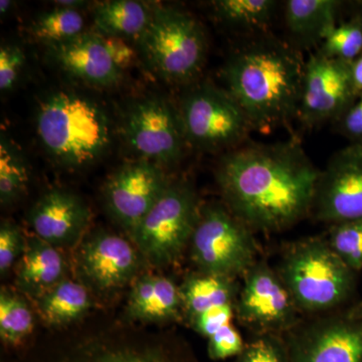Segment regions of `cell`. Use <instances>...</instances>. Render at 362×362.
I'll list each match as a JSON object with an SVG mask.
<instances>
[{"label": "cell", "instance_id": "4fadbf2b", "mask_svg": "<svg viewBox=\"0 0 362 362\" xmlns=\"http://www.w3.org/2000/svg\"><path fill=\"white\" fill-rule=\"evenodd\" d=\"M284 339L290 362H362V320L347 312L297 326Z\"/></svg>", "mask_w": 362, "mask_h": 362}, {"label": "cell", "instance_id": "8fae6325", "mask_svg": "<svg viewBox=\"0 0 362 362\" xmlns=\"http://www.w3.org/2000/svg\"><path fill=\"white\" fill-rule=\"evenodd\" d=\"M350 63L317 51L305 63L297 118L309 128L334 122L356 98Z\"/></svg>", "mask_w": 362, "mask_h": 362}, {"label": "cell", "instance_id": "d590c367", "mask_svg": "<svg viewBox=\"0 0 362 362\" xmlns=\"http://www.w3.org/2000/svg\"><path fill=\"white\" fill-rule=\"evenodd\" d=\"M25 54L18 45H2L0 49V90H11L25 64Z\"/></svg>", "mask_w": 362, "mask_h": 362}, {"label": "cell", "instance_id": "d6986e66", "mask_svg": "<svg viewBox=\"0 0 362 362\" xmlns=\"http://www.w3.org/2000/svg\"><path fill=\"white\" fill-rule=\"evenodd\" d=\"M181 307L180 288L173 280L164 276L146 275L133 286L127 313L138 320L164 322L175 320Z\"/></svg>", "mask_w": 362, "mask_h": 362}, {"label": "cell", "instance_id": "e575fe53", "mask_svg": "<svg viewBox=\"0 0 362 362\" xmlns=\"http://www.w3.org/2000/svg\"><path fill=\"white\" fill-rule=\"evenodd\" d=\"M333 124L335 130L346 138L349 144L362 147V95L357 96Z\"/></svg>", "mask_w": 362, "mask_h": 362}, {"label": "cell", "instance_id": "7402d4cb", "mask_svg": "<svg viewBox=\"0 0 362 362\" xmlns=\"http://www.w3.org/2000/svg\"><path fill=\"white\" fill-rule=\"evenodd\" d=\"M239 290L235 279L204 273L190 276L180 288L182 308L192 320L209 309L235 304Z\"/></svg>", "mask_w": 362, "mask_h": 362}, {"label": "cell", "instance_id": "e0dca14e", "mask_svg": "<svg viewBox=\"0 0 362 362\" xmlns=\"http://www.w3.org/2000/svg\"><path fill=\"white\" fill-rule=\"evenodd\" d=\"M54 61L75 78L98 87L120 82L122 73L112 61L103 37L82 33L66 42L52 45Z\"/></svg>", "mask_w": 362, "mask_h": 362}, {"label": "cell", "instance_id": "cb8c5ba5", "mask_svg": "<svg viewBox=\"0 0 362 362\" xmlns=\"http://www.w3.org/2000/svg\"><path fill=\"white\" fill-rule=\"evenodd\" d=\"M90 307L89 292L84 285L63 280L39 297L42 319L52 325H66L78 320Z\"/></svg>", "mask_w": 362, "mask_h": 362}, {"label": "cell", "instance_id": "ab89813d", "mask_svg": "<svg viewBox=\"0 0 362 362\" xmlns=\"http://www.w3.org/2000/svg\"><path fill=\"white\" fill-rule=\"evenodd\" d=\"M54 4H58L59 7H66V8L76 9V7L83 6L84 2L82 1H56Z\"/></svg>", "mask_w": 362, "mask_h": 362}, {"label": "cell", "instance_id": "4316f807", "mask_svg": "<svg viewBox=\"0 0 362 362\" xmlns=\"http://www.w3.org/2000/svg\"><path fill=\"white\" fill-rule=\"evenodd\" d=\"M28 171L23 156L4 135L0 142V201L2 206L13 204L25 194Z\"/></svg>", "mask_w": 362, "mask_h": 362}, {"label": "cell", "instance_id": "8992f818", "mask_svg": "<svg viewBox=\"0 0 362 362\" xmlns=\"http://www.w3.org/2000/svg\"><path fill=\"white\" fill-rule=\"evenodd\" d=\"M189 246L195 265L209 275L243 277L258 261L251 228L220 206L201 209Z\"/></svg>", "mask_w": 362, "mask_h": 362}, {"label": "cell", "instance_id": "1f68e13d", "mask_svg": "<svg viewBox=\"0 0 362 362\" xmlns=\"http://www.w3.org/2000/svg\"><path fill=\"white\" fill-rule=\"evenodd\" d=\"M245 345L246 342L242 335L230 323L209 338L207 354L214 361L235 358L244 349Z\"/></svg>", "mask_w": 362, "mask_h": 362}, {"label": "cell", "instance_id": "b9f144b4", "mask_svg": "<svg viewBox=\"0 0 362 362\" xmlns=\"http://www.w3.org/2000/svg\"><path fill=\"white\" fill-rule=\"evenodd\" d=\"M356 7H357V9H359V11H361L362 13V1H357Z\"/></svg>", "mask_w": 362, "mask_h": 362}, {"label": "cell", "instance_id": "f546056e", "mask_svg": "<svg viewBox=\"0 0 362 362\" xmlns=\"http://www.w3.org/2000/svg\"><path fill=\"white\" fill-rule=\"evenodd\" d=\"M327 242L352 271L362 270V221L330 226Z\"/></svg>", "mask_w": 362, "mask_h": 362}, {"label": "cell", "instance_id": "52a82bcc", "mask_svg": "<svg viewBox=\"0 0 362 362\" xmlns=\"http://www.w3.org/2000/svg\"><path fill=\"white\" fill-rule=\"evenodd\" d=\"M180 115L187 142L204 151L238 148L254 131L232 95L209 84L187 93L181 102Z\"/></svg>", "mask_w": 362, "mask_h": 362}, {"label": "cell", "instance_id": "74e56055", "mask_svg": "<svg viewBox=\"0 0 362 362\" xmlns=\"http://www.w3.org/2000/svg\"><path fill=\"white\" fill-rule=\"evenodd\" d=\"M352 84L356 96L362 95V54L350 63Z\"/></svg>", "mask_w": 362, "mask_h": 362}, {"label": "cell", "instance_id": "ba28073f", "mask_svg": "<svg viewBox=\"0 0 362 362\" xmlns=\"http://www.w3.org/2000/svg\"><path fill=\"white\" fill-rule=\"evenodd\" d=\"M199 214L197 195L189 185L169 183L131 237L151 265L168 266L189 245Z\"/></svg>", "mask_w": 362, "mask_h": 362}, {"label": "cell", "instance_id": "836d02e7", "mask_svg": "<svg viewBox=\"0 0 362 362\" xmlns=\"http://www.w3.org/2000/svg\"><path fill=\"white\" fill-rule=\"evenodd\" d=\"M235 315V304H228L209 309L190 321L197 332L209 339L221 328L232 323Z\"/></svg>", "mask_w": 362, "mask_h": 362}, {"label": "cell", "instance_id": "d4e9b609", "mask_svg": "<svg viewBox=\"0 0 362 362\" xmlns=\"http://www.w3.org/2000/svg\"><path fill=\"white\" fill-rule=\"evenodd\" d=\"M151 16L144 4L132 0L102 2L94 13L98 30L105 35L119 37H141Z\"/></svg>", "mask_w": 362, "mask_h": 362}, {"label": "cell", "instance_id": "5b68a950", "mask_svg": "<svg viewBox=\"0 0 362 362\" xmlns=\"http://www.w3.org/2000/svg\"><path fill=\"white\" fill-rule=\"evenodd\" d=\"M140 39L147 63L169 82H189L204 66L206 33L190 14L173 8L156 9Z\"/></svg>", "mask_w": 362, "mask_h": 362}, {"label": "cell", "instance_id": "7a4b0ae2", "mask_svg": "<svg viewBox=\"0 0 362 362\" xmlns=\"http://www.w3.org/2000/svg\"><path fill=\"white\" fill-rule=\"evenodd\" d=\"M305 63L299 49L268 33L233 52L223 69L226 90L252 129L271 131L297 118Z\"/></svg>", "mask_w": 362, "mask_h": 362}, {"label": "cell", "instance_id": "ac0fdd59", "mask_svg": "<svg viewBox=\"0 0 362 362\" xmlns=\"http://www.w3.org/2000/svg\"><path fill=\"white\" fill-rule=\"evenodd\" d=\"M342 1L337 0H288L284 2L286 28L299 49L322 44L337 25Z\"/></svg>", "mask_w": 362, "mask_h": 362}, {"label": "cell", "instance_id": "4dcf8cb0", "mask_svg": "<svg viewBox=\"0 0 362 362\" xmlns=\"http://www.w3.org/2000/svg\"><path fill=\"white\" fill-rule=\"evenodd\" d=\"M233 362H290V357L284 338L276 334H258L246 342Z\"/></svg>", "mask_w": 362, "mask_h": 362}, {"label": "cell", "instance_id": "2e32d148", "mask_svg": "<svg viewBox=\"0 0 362 362\" xmlns=\"http://www.w3.org/2000/svg\"><path fill=\"white\" fill-rule=\"evenodd\" d=\"M89 211L75 194L52 190L30 213V223L37 238L52 246L73 244L85 230Z\"/></svg>", "mask_w": 362, "mask_h": 362}, {"label": "cell", "instance_id": "7c38bea8", "mask_svg": "<svg viewBox=\"0 0 362 362\" xmlns=\"http://www.w3.org/2000/svg\"><path fill=\"white\" fill-rule=\"evenodd\" d=\"M311 214L330 226L362 221V147L338 150L320 170Z\"/></svg>", "mask_w": 362, "mask_h": 362}, {"label": "cell", "instance_id": "9c48e42d", "mask_svg": "<svg viewBox=\"0 0 362 362\" xmlns=\"http://www.w3.org/2000/svg\"><path fill=\"white\" fill-rule=\"evenodd\" d=\"M235 301V316L258 334L281 335L297 327L296 304L278 271L257 261L243 276Z\"/></svg>", "mask_w": 362, "mask_h": 362}, {"label": "cell", "instance_id": "277c9868", "mask_svg": "<svg viewBox=\"0 0 362 362\" xmlns=\"http://www.w3.org/2000/svg\"><path fill=\"white\" fill-rule=\"evenodd\" d=\"M279 275L298 310L318 313L349 301L356 286V274L335 252L327 240L312 238L288 249Z\"/></svg>", "mask_w": 362, "mask_h": 362}, {"label": "cell", "instance_id": "d6a6232c", "mask_svg": "<svg viewBox=\"0 0 362 362\" xmlns=\"http://www.w3.org/2000/svg\"><path fill=\"white\" fill-rule=\"evenodd\" d=\"M26 240L18 226L2 223L0 228V273L6 275L25 251Z\"/></svg>", "mask_w": 362, "mask_h": 362}, {"label": "cell", "instance_id": "8d00e7d4", "mask_svg": "<svg viewBox=\"0 0 362 362\" xmlns=\"http://www.w3.org/2000/svg\"><path fill=\"white\" fill-rule=\"evenodd\" d=\"M105 47L110 54L112 61L119 70L129 68L134 63L136 54L132 47L126 44L123 37L105 35Z\"/></svg>", "mask_w": 362, "mask_h": 362}, {"label": "cell", "instance_id": "f35d334b", "mask_svg": "<svg viewBox=\"0 0 362 362\" xmlns=\"http://www.w3.org/2000/svg\"><path fill=\"white\" fill-rule=\"evenodd\" d=\"M346 312L352 318L357 319V320H362V299L358 303L354 305V306Z\"/></svg>", "mask_w": 362, "mask_h": 362}, {"label": "cell", "instance_id": "3957f363", "mask_svg": "<svg viewBox=\"0 0 362 362\" xmlns=\"http://www.w3.org/2000/svg\"><path fill=\"white\" fill-rule=\"evenodd\" d=\"M37 133L47 151L68 166H84L108 148V120L96 104L71 93L58 92L40 104Z\"/></svg>", "mask_w": 362, "mask_h": 362}, {"label": "cell", "instance_id": "44dd1931", "mask_svg": "<svg viewBox=\"0 0 362 362\" xmlns=\"http://www.w3.org/2000/svg\"><path fill=\"white\" fill-rule=\"evenodd\" d=\"M54 362H192L161 343H95L71 350Z\"/></svg>", "mask_w": 362, "mask_h": 362}, {"label": "cell", "instance_id": "9a60e30c", "mask_svg": "<svg viewBox=\"0 0 362 362\" xmlns=\"http://www.w3.org/2000/svg\"><path fill=\"white\" fill-rule=\"evenodd\" d=\"M140 252L127 240L100 233L88 240L80 252V265L88 281L101 291L127 284L139 268Z\"/></svg>", "mask_w": 362, "mask_h": 362}, {"label": "cell", "instance_id": "484cf974", "mask_svg": "<svg viewBox=\"0 0 362 362\" xmlns=\"http://www.w3.org/2000/svg\"><path fill=\"white\" fill-rule=\"evenodd\" d=\"M33 316L25 300L13 293H0V337L11 347H18L32 334Z\"/></svg>", "mask_w": 362, "mask_h": 362}, {"label": "cell", "instance_id": "5bb4252c", "mask_svg": "<svg viewBox=\"0 0 362 362\" xmlns=\"http://www.w3.org/2000/svg\"><path fill=\"white\" fill-rule=\"evenodd\" d=\"M168 185L160 165L140 159L124 164L109 178L105 202L111 216L132 235Z\"/></svg>", "mask_w": 362, "mask_h": 362}, {"label": "cell", "instance_id": "30bf717a", "mask_svg": "<svg viewBox=\"0 0 362 362\" xmlns=\"http://www.w3.org/2000/svg\"><path fill=\"white\" fill-rule=\"evenodd\" d=\"M124 133L131 148L141 159L158 165L180 160L187 143L180 111L160 98L136 104L126 117Z\"/></svg>", "mask_w": 362, "mask_h": 362}, {"label": "cell", "instance_id": "83f0119b", "mask_svg": "<svg viewBox=\"0 0 362 362\" xmlns=\"http://www.w3.org/2000/svg\"><path fill=\"white\" fill-rule=\"evenodd\" d=\"M318 52L327 58L351 63L362 54V13L356 9L354 16L337 23L319 45Z\"/></svg>", "mask_w": 362, "mask_h": 362}, {"label": "cell", "instance_id": "6da1fadb", "mask_svg": "<svg viewBox=\"0 0 362 362\" xmlns=\"http://www.w3.org/2000/svg\"><path fill=\"white\" fill-rule=\"evenodd\" d=\"M320 170L296 140L226 152L216 180L230 213L254 232L278 233L312 213Z\"/></svg>", "mask_w": 362, "mask_h": 362}, {"label": "cell", "instance_id": "f1b7e54d", "mask_svg": "<svg viewBox=\"0 0 362 362\" xmlns=\"http://www.w3.org/2000/svg\"><path fill=\"white\" fill-rule=\"evenodd\" d=\"M84 18L77 9L57 7L42 14L32 26V35L40 42L61 44L82 35Z\"/></svg>", "mask_w": 362, "mask_h": 362}, {"label": "cell", "instance_id": "ffe728a7", "mask_svg": "<svg viewBox=\"0 0 362 362\" xmlns=\"http://www.w3.org/2000/svg\"><path fill=\"white\" fill-rule=\"evenodd\" d=\"M64 273L65 262L56 247L37 237L26 240L16 266V283L21 290L40 297L63 281Z\"/></svg>", "mask_w": 362, "mask_h": 362}, {"label": "cell", "instance_id": "603a6c76", "mask_svg": "<svg viewBox=\"0 0 362 362\" xmlns=\"http://www.w3.org/2000/svg\"><path fill=\"white\" fill-rule=\"evenodd\" d=\"M216 18L252 37L267 35L279 6L276 0H218L211 4Z\"/></svg>", "mask_w": 362, "mask_h": 362}, {"label": "cell", "instance_id": "60d3db41", "mask_svg": "<svg viewBox=\"0 0 362 362\" xmlns=\"http://www.w3.org/2000/svg\"><path fill=\"white\" fill-rule=\"evenodd\" d=\"M11 6H13V2L9 1V0H2V1L0 2V13H6Z\"/></svg>", "mask_w": 362, "mask_h": 362}]
</instances>
